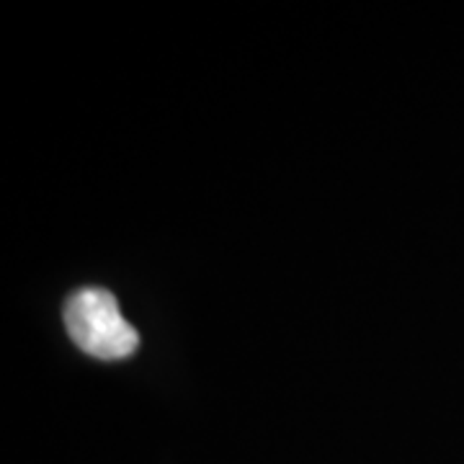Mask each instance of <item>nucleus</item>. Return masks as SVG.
I'll list each match as a JSON object with an SVG mask.
<instances>
[{
    "label": "nucleus",
    "mask_w": 464,
    "mask_h": 464,
    "mask_svg": "<svg viewBox=\"0 0 464 464\" xmlns=\"http://www.w3.org/2000/svg\"><path fill=\"white\" fill-rule=\"evenodd\" d=\"M65 328L75 346L103 362L127 359L140 346V335L106 289H83L67 299Z\"/></svg>",
    "instance_id": "obj_1"
}]
</instances>
